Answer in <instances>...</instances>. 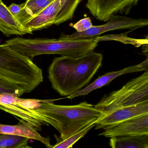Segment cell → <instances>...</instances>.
<instances>
[{
    "mask_svg": "<svg viewBox=\"0 0 148 148\" xmlns=\"http://www.w3.org/2000/svg\"><path fill=\"white\" fill-rule=\"evenodd\" d=\"M140 0H87L86 7L97 20L108 21L112 16L127 15Z\"/></svg>",
    "mask_w": 148,
    "mask_h": 148,
    "instance_id": "obj_7",
    "label": "cell"
},
{
    "mask_svg": "<svg viewBox=\"0 0 148 148\" xmlns=\"http://www.w3.org/2000/svg\"><path fill=\"white\" fill-rule=\"evenodd\" d=\"M17 125H7L0 124V133L21 136L29 139L38 140L44 144L47 148H52L50 138L42 136L37 131L27 122L19 119Z\"/></svg>",
    "mask_w": 148,
    "mask_h": 148,
    "instance_id": "obj_12",
    "label": "cell"
},
{
    "mask_svg": "<svg viewBox=\"0 0 148 148\" xmlns=\"http://www.w3.org/2000/svg\"><path fill=\"white\" fill-rule=\"evenodd\" d=\"M148 113V100L139 103L122 107L106 113L96 123V130L103 129L125 120Z\"/></svg>",
    "mask_w": 148,
    "mask_h": 148,
    "instance_id": "obj_9",
    "label": "cell"
},
{
    "mask_svg": "<svg viewBox=\"0 0 148 148\" xmlns=\"http://www.w3.org/2000/svg\"><path fill=\"white\" fill-rule=\"evenodd\" d=\"M103 60L102 54L93 51L78 58L57 57L49 66L48 78L54 90L61 96L68 97L90 82Z\"/></svg>",
    "mask_w": 148,
    "mask_h": 148,
    "instance_id": "obj_2",
    "label": "cell"
},
{
    "mask_svg": "<svg viewBox=\"0 0 148 148\" xmlns=\"http://www.w3.org/2000/svg\"><path fill=\"white\" fill-rule=\"evenodd\" d=\"M54 0H29L25 2V8L32 16H34Z\"/></svg>",
    "mask_w": 148,
    "mask_h": 148,
    "instance_id": "obj_16",
    "label": "cell"
},
{
    "mask_svg": "<svg viewBox=\"0 0 148 148\" xmlns=\"http://www.w3.org/2000/svg\"><path fill=\"white\" fill-rule=\"evenodd\" d=\"M43 100L34 109L22 108L20 114L23 120L37 131L43 125L50 124L60 133V138L66 139L85 126L97 122L106 113L86 102L73 106L55 105Z\"/></svg>",
    "mask_w": 148,
    "mask_h": 148,
    "instance_id": "obj_1",
    "label": "cell"
},
{
    "mask_svg": "<svg viewBox=\"0 0 148 148\" xmlns=\"http://www.w3.org/2000/svg\"><path fill=\"white\" fill-rule=\"evenodd\" d=\"M99 134L107 138L148 135V113L104 128Z\"/></svg>",
    "mask_w": 148,
    "mask_h": 148,
    "instance_id": "obj_8",
    "label": "cell"
},
{
    "mask_svg": "<svg viewBox=\"0 0 148 148\" xmlns=\"http://www.w3.org/2000/svg\"><path fill=\"white\" fill-rule=\"evenodd\" d=\"M27 1H29V0H27Z\"/></svg>",
    "mask_w": 148,
    "mask_h": 148,
    "instance_id": "obj_20",
    "label": "cell"
},
{
    "mask_svg": "<svg viewBox=\"0 0 148 148\" xmlns=\"http://www.w3.org/2000/svg\"><path fill=\"white\" fill-rule=\"evenodd\" d=\"M0 79L29 93L43 82V72L30 58L20 54L5 44L0 45Z\"/></svg>",
    "mask_w": 148,
    "mask_h": 148,
    "instance_id": "obj_4",
    "label": "cell"
},
{
    "mask_svg": "<svg viewBox=\"0 0 148 148\" xmlns=\"http://www.w3.org/2000/svg\"><path fill=\"white\" fill-rule=\"evenodd\" d=\"M148 100V71L131 80L120 90L105 95L94 107L106 114Z\"/></svg>",
    "mask_w": 148,
    "mask_h": 148,
    "instance_id": "obj_5",
    "label": "cell"
},
{
    "mask_svg": "<svg viewBox=\"0 0 148 148\" xmlns=\"http://www.w3.org/2000/svg\"><path fill=\"white\" fill-rule=\"evenodd\" d=\"M99 41L96 38H70L62 34L58 39L14 38L6 41L10 48L28 57L56 54L78 58L94 51Z\"/></svg>",
    "mask_w": 148,
    "mask_h": 148,
    "instance_id": "obj_3",
    "label": "cell"
},
{
    "mask_svg": "<svg viewBox=\"0 0 148 148\" xmlns=\"http://www.w3.org/2000/svg\"><path fill=\"white\" fill-rule=\"evenodd\" d=\"M8 8L14 17L22 25L32 17L26 9L25 3L20 5L12 4L10 6L8 7Z\"/></svg>",
    "mask_w": 148,
    "mask_h": 148,
    "instance_id": "obj_17",
    "label": "cell"
},
{
    "mask_svg": "<svg viewBox=\"0 0 148 148\" xmlns=\"http://www.w3.org/2000/svg\"><path fill=\"white\" fill-rule=\"evenodd\" d=\"M96 123L97 122H94L90 124L75 134L64 140L60 138L59 137H58L57 135H54L57 140V143L54 145H52V148H72L76 142L83 137L92 128L96 125Z\"/></svg>",
    "mask_w": 148,
    "mask_h": 148,
    "instance_id": "obj_15",
    "label": "cell"
},
{
    "mask_svg": "<svg viewBox=\"0 0 148 148\" xmlns=\"http://www.w3.org/2000/svg\"><path fill=\"white\" fill-rule=\"evenodd\" d=\"M0 32L7 36L32 34L33 32L14 17L2 0H0Z\"/></svg>",
    "mask_w": 148,
    "mask_h": 148,
    "instance_id": "obj_11",
    "label": "cell"
},
{
    "mask_svg": "<svg viewBox=\"0 0 148 148\" xmlns=\"http://www.w3.org/2000/svg\"><path fill=\"white\" fill-rule=\"evenodd\" d=\"M106 24L92 26L90 29L82 32H76L72 34H65L70 38H94L99 37L104 33L117 30L135 31L147 26L148 19H134L125 16L115 15L112 17Z\"/></svg>",
    "mask_w": 148,
    "mask_h": 148,
    "instance_id": "obj_6",
    "label": "cell"
},
{
    "mask_svg": "<svg viewBox=\"0 0 148 148\" xmlns=\"http://www.w3.org/2000/svg\"><path fill=\"white\" fill-rule=\"evenodd\" d=\"M110 145L113 148H148V135L112 137Z\"/></svg>",
    "mask_w": 148,
    "mask_h": 148,
    "instance_id": "obj_13",
    "label": "cell"
},
{
    "mask_svg": "<svg viewBox=\"0 0 148 148\" xmlns=\"http://www.w3.org/2000/svg\"><path fill=\"white\" fill-rule=\"evenodd\" d=\"M92 26L91 20L89 17H87L79 21L73 25V27L76 32H82L90 29Z\"/></svg>",
    "mask_w": 148,
    "mask_h": 148,
    "instance_id": "obj_19",
    "label": "cell"
},
{
    "mask_svg": "<svg viewBox=\"0 0 148 148\" xmlns=\"http://www.w3.org/2000/svg\"><path fill=\"white\" fill-rule=\"evenodd\" d=\"M4 93L14 94L20 97L25 92L18 86L5 80L0 79V94Z\"/></svg>",
    "mask_w": 148,
    "mask_h": 148,
    "instance_id": "obj_18",
    "label": "cell"
},
{
    "mask_svg": "<svg viewBox=\"0 0 148 148\" xmlns=\"http://www.w3.org/2000/svg\"><path fill=\"white\" fill-rule=\"evenodd\" d=\"M29 138L21 136L0 133V148H29Z\"/></svg>",
    "mask_w": 148,
    "mask_h": 148,
    "instance_id": "obj_14",
    "label": "cell"
},
{
    "mask_svg": "<svg viewBox=\"0 0 148 148\" xmlns=\"http://www.w3.org/2000/svg\"><path fill=\"white\" fill-rule=\"evenodd\" d=\"M148 58H147L145 61H143L142 63L138 64L129 66L123 70L117 71L108 73L103 76L98 78L93 83L85 88L74 92L72 95L67 97V98L70 99H73L79 96H85L89 94L92 91L101 88L103 86L108 84L116 78L123 74L142 71H148Z\"/></svg>",
    "mask_w": 148,
    "mask_h": 148,
    "instance_id": "obj_10",
    "label": "cell"
}]
</instances>
